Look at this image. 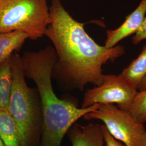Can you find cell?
Returning <instances> with one entry per match:
<instances>
[{
    "label": "cell",
    "instance_id": "cell-1",
    "mask_svg": "<svg viewBox=\"0 0 146 146\" xmlns=\"http://www.w3.org/2000/svg\"><path fill=\"white\" fill-rule=\"evenodd\" d=\"M49 10L50 22L44 35L56 54L52 76L81 90L89 84L100 85L104 75L102 66L124 55L125 48L98 44L85 31V24L75 20L61 0H52Z\"/></svg>",
    "mask_w": 146,
    "mask_h": 146
},
{
    "label": "cell",
    "instance_id": "cell-2",
    "mask_svg": "<svg viewBox=\"0 0 146 146\" xmlns=\"http://www.w3.org/2000/svg\"><path fill=\"white\" fill-rule=\"evenodd\" d=\"M21 58L26 77L35 82L41 101L42 146H61L64 136L73 125L100 104L78 108L56 96L52 80L56 54L52 46H47L37 52H26Z\"/></svg>",
    "mask_w": 146,
    "mask_h": 146
},
{
    "label": "cell",
    "instance_id": "cell-3",
    "mask_svg": "<svg viewBox=\"0 0 146 146\" xmlns=\"http://www.w3.org/2000/svg\"><path fill=\"white\" fill-rule=\"evenodd\" d=\"M12 88L8 110L15 120L23 146H28L36 131L38 97L27 84L21 56L11 55Z\"/></svg>",
    "mask_w": 146,
    "mask_h": 146
},
{
    "label": "cell",
    "instance_id": "cell-4",
    "mask_svg": "<svg viewBox=\"0 0 146 146\" xmlns=\"http://www.w3.org/2000/svg\"><path fill=\"white\" fill-rule=\"evenodd\" d=\"M50 22L47 0H0V33L21 31L35 40Z\"/></svg>",
    "mask_w": 146,
    "mask_h": 146
},
{
    "label": "cell",
    "instance_id": "cell-5",
    "mask_svg": "<svg viewBox=\"0 0 146 146\" xmlns=\"http://www.w3.org/2000/svg\"><path fill=\"white\" fill-rule=\"evenodd\" d=\"M84 117L102 121L110 134L125 146H146L144 124L136 120L129 111L120 110L114 104H100Z\"/></svg>",
    "mask_w": 146,
    "mask_h": 146
},
{
    "label": "cell",
    "instance_id": "cell-6",
    "mask_svg": "<svg viewBox=\"0 0 146 146\" xmlns=\"http://www.w3.org/2000/svg\"><path fill=\"white\" fill-rule=\"evenodd\" d=\"M137 90L120 75L104 74L102 84L86 92L81 107L96 104H117L120 110L129 111Z\"/></svg>",
    "mask_w": 146,
    "mask_h": 146
},
{
    "label": "cell",
    "instance_id": "cell-7",
    "mask_svg": "<svg viewBox=\"0 0 146 146\" xmlns=\"http://www.w3.org/2000/svg\"><path fill=\"white\" fill-rule=\"evenodd\" d=\"M146 13V0H142L140 3L128 16L121 26L115 30L107 31V38L104 46L113 48L123 38L136 33L141 26Z\"/></svg>",
    "mask_w": 146,
    "mask_h": 146
},
{
    "label": "cell",
    "instance_id": "cell-8",
    "mask_svg": "<svg viewBox=\"0 0 146 146\" xmlns=\"http://www.w3.org/2000/svg\"><path fill=\"white\" fill-rule=\"evenodd\" d=\"M69 131L72 146H106L102 125L94 123L75 125Z\"/></svg>",
    "mask_w": 146,
    "mask_h": 146
},
{
    "label": "cell",
    "instance_id": "cell-9",
    "mask_svg": "<svg viewBox=\"0 0 146 146\" xmlns=\"http://www.w3.org/2000/svg\"><path fill=\"white\" fill-rule=\"evenodd\" d=\"M0 137L5 146H23L15 121L7 108L0 107Z\"/></svg>",
    "mask_w": 146,
    "mask_h": 146
},
{
    "label": "cell",
    "instance_id": "cell-10",
    "mask_svg": "<svg viewBox=\"0 0 146 146\" xmlns=\"http://www.w3.org/2000/svg\"><path fill=\"white\" fill-rule=\"evenodd\" d=\"M28 38L27 35L21 31L0 33V64L19 49Z\"/></svg>",
    "mask_w": 146,
    "mask_h": 146
},
{
    "label": "cell",
    "instance_id": "cell-11",
    "mask_svg": "<svg viewBox=\"0 0 146 146\" xmlns=\"http://www.w3.org/2000/svg\"><path fill=\"white\" fill-rule=\"evenodd\" d=\"M139 90L146 76V45L139 56L119 75Z\"/></svg>",
    "mask_w": 146,
    "mask_h": 146
},
{
    "label": "cell",
    "instance_id": "cell-12",
    "mask_svg": "<svg viewBox=\"0 0 146 146\" xmlns=\"http://www.w3.org/2000/svg\"><path fill=\"white\" fill-rule=\"evenodd\" d=\"M11 56L0 64V107L7 108L12 88Z\"/></svg>",
    "mask_w": 146,
    "mask_h": 146
},
{
    "label": "cell",
    "instance_id": "cell-13",
    "mask_svg": "<svg viewBox=\"0 0 146 146\" xmlns=\"http://www.w3.org/2000/svg\"><path fill=\"white\" fill-rule=\"evenodd\" d=\"M129 112L138 122L146 123V89L137 92Z\"/></svg>",
    "mask_w": 146,
    "mask_h": 146
},
{
    "label": "cell",
    "instance_id": "cell-14",
    "mask_svg": "<svg viewBox=\"0 0 146 146\" xmlns=\"http://www.w3.org/2000/svg\"><path fill=\"white\" fill-rule=\"evenodd\" d=\"M146 39V17H145L139 29L136 32L135 36L132 38V42L136 45L142 40Z\"/></svg>",
    "mask_w": 146,
    "mask_h": 146
},
{
    "label": "cell",
    "instance_id": "cell-15",
    "mask_svg": "<svg viewBox=\"0 0 146 146\" xmlns=\"http://www.w3.org/2000/svg\"><path fill=\"white\" fill-rule=\"evenodd\" d=\"M102 131L106 146H125L120 141L116 140L108 131L104 125H102Z\"/></svg>",
    "mask_w": 146,
    "mask_h": 146
},
{
    "label": "cell",
    "instance_id": "cell-16",
    "mask_svg": "<svg viewBox=\"0 0 146 146\" xmlns=\"http://www.w3.org/2000/svg\"><path fill=\"white\" fill-rule=\"evenodd\" d=\"M146 89V76L143 78V80L142 81V83L141 84V86L140 88L139 89V90H142Z\"/></svg>",
    "mask_w": 146,
    "mask_h": 146
},
{
    "label": "cell",
    "instance_id": "cell-17",
    "mask_svg": "<svg viewBox=\"0 0 146 146\" xmlns=\"http://www.w3.org/2000/svg\"><path fill=\"white\" fill-rule=\"evenodd\" d=\"M0 146H5L4 143H3V141L2 140V139H1V137H0Z\"/></svg>",
    "mask_w": 146,
    "mask_h": 146
}]
</instances>
